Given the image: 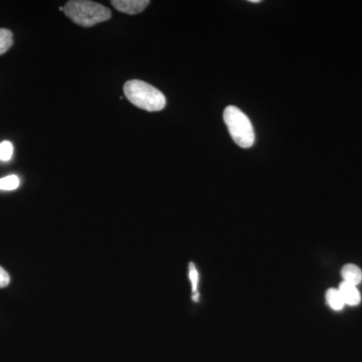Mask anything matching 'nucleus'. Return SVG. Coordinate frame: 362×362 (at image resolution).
Masks as SVG:
<instances>
[{"label":"nucleus","instance_id":"nucleus-1","mask_svg":"<svg viewBox=\"0 0 362 362\" xmlns=\"http://www.w3.org/2000/svg\"><path fill=\"white\" fill-rule=\"evenodd\" d=\"M64 13L76 25L90 28L110 20L108 7L89 0H71L64 6Z\"/></svg>","mask_w":362,"mask_h":362},{"label":"nucleus","instance_id":"nucleus-2","mask_svg":"<svg viewBox=\"0 0 362 362\" xmlns=\"http://www.w3.org/2000/svg\"><path fill=\"white\" fill-rule=\"evenodd\" d=\"M124 94L134 106L142 110L158 112L163 110L166 98L162 92L148 83L131 80L124 85Z\"/></svg>","mask_w":362,"mask_h":362},{"label":"nucleus","instance_id":"nucleus-3","mask_svg":"<svg viewBox=\"0 0 362 362\" xmlns=\"http://www.w3.org/2000/svg\"><path fill=\"white\" fill-rule=\"evenodd\" d=\"M225 121L228 132L233 141L242 148H250L255 142V131L250 119L244 112L235 106L226 107L223 111Z\"/></svg>","mask_w":362,"mask_h":362},{"label":"nucleus","instance_id":"nucleus-4","mask_svg":"<svg viewBox=\"0 0 362 362\" xmlns=\"http://www.w3.org/2000/svg\"><path fill=\"white\" fill-rule=\"evenodd\" d=\"M111 4L120 13L134 16V14L142 13L149 6L150 1L149 0H113Z\"/></svg>","mask_w":362,"mask_h":362},{"label":"nucleus","instance_id":"nucleus-5","mask_svg":"<svg viewBox=\"0 0 362 362\" xmlns=\"http://www.w3.org/2000/svg\"><path fill=\"white\" fill-rule=\"evenodd\" d=\"M338 290H339L340 294H341L345 305L356 306V305L361 303V293H359L356 286L342 282L341 284L339 285Z\"/></svg>","mask_w":362,"mask_h":362},{"label":"nucleus","instance_id":"nucleus-6","mask_svg":"<svg viewBox=\"0 0 362 362\" xmlns=\"http://www.w3.org/2000/svg\"><path fill=\"white\" fill-rule=\"evenodd\" d=\"M343 282L350 285L357 286L362 282V271L354 264H349L343 267L341 270Z\"/></svg>","mask_w":362,"mask_h":362},{"label":"nucleus","instance_id":"nucleus-7","mask_svg":"<svg viewBox=\"0 0 362 362\" xmlns=\"http://www.w3.org/2000/svg\"><path fill=\"white\" fill-rule=\"evenodd\" d=\"M326 301H327V304L329 305L330 308L335 311L342 310L343 307L345 306L339 290L334 289V288H331V289L328 290L327 293H326Z\"/></svg>","mask_w":362,"mask_h":362},{"label":"nucleus","instance_id":"nucleus-8","mask_svg":"<svg viewBox=\"0 0 362 362\" xmlns=\"http://www.w3.org/2000/svg\"><path fill=\"white\" fill-rule=\"evenodd\" d=\"M13 45V33L6 28H0V56L8 51Z\"/></svg>","mask_w":362,"mask_h":362},{"label":"nucleus","instance_id":"nucleus-9","mask_svg":"<svg viewBox=\"0 0 362 362\" xmlns=\"http://www.w3.org/2000/svg\"><path fill=\"white\" fill-rule=\"evenodd\" d=\"M20 187V178L16 175H8L0 178V190H14Z\"/></svg>","mask_w":362,"mask_h":362},{"label":"nucleus","instance_id":"nucleus-10","mask_svg":"<svg viewBox=\"0 0 362 362\" xmlns=\"http://www.w3.org/2000/svg\"><path fill=\"white\" fill-rule=\"evenodd\" d=\"M13 154V145L11 142L4 141L0 143V160H11Z\"/></svg>","mask_w":362,"mask_h":362},{"label":"nucleus","instance_id":"nucleus-11","mask_svg":"<svg viewBox=\"0 0 362 362\" xmlns=\"http://www.w3.org/2000/svg\"><path fill=\"white\" fill-rule=\"evenodd\" d=\"M199 272L195 268L194 263H190L189 265V279L192 282V292L197 293V286H199Z\"/></svg>","mask_w":362,"mask_h":362},{"label":"nucleus","instance_id":"nucleus-12","mask_svg":"<svg viewBox=\"0 0 362 362\" xmlns=\"http://www.w3.org/2000/svg\"><path fill=\"white\" fill-rule=\"evenodd\" d=\"M9 282H11V278H9L8 274L4 268L0 267V288L6 287Z\"/></svg>","mask_w":362,"mask_h":362},{"label":"nucleus","instance_id":"nucleus-13","mask_svg":"<svg viewBox=\"0 0 362 362\" xmlns=\"http://www.w3.org/2000/svg\"><path fill=\"white\" fill-rule=\"evenodd\" d=\"M250 2H252V4H259V0H250Z\"/></svg>","mask_w":362,"mask_h":362}]
</instances>
